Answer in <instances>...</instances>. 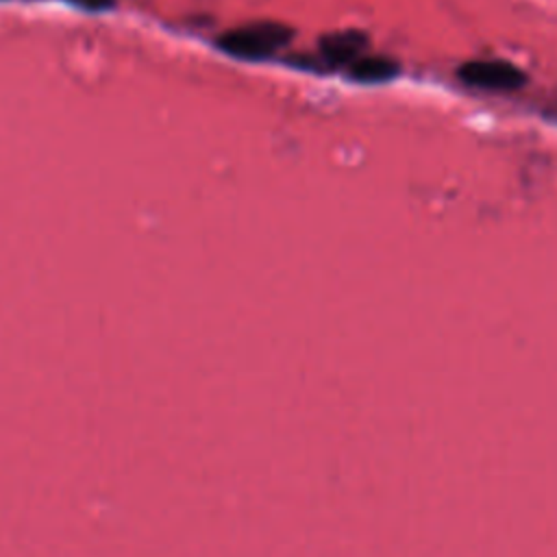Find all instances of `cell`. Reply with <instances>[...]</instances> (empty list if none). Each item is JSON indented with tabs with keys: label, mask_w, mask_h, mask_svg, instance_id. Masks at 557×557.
<instances>
[{
	"label": "cell",
	"mask_w": 557,
	"mask_h": 557,
	"mask_svg": "<svg viewBox=\"0 0 557 557\" xmlns=\"http://www.w3.org/2000/svg\"><path fill=\"white\" fill-rule=\"evenodd\" d=\"M294 37V30L278 22H255L231 28L215 39L218 50L244 61H263L274 57Z\"/></svg>",
	"instance_id": "6da1fadb"
},
{
	"label": "cell",
	"mask_w": 557,
	"mask_h": 557,
	"mask_svg": "<svg viewBox=\"0 0 557 557\" xmlns=\"http://www.w3.org/2000/svg\"><path fill=\"white\" fill-rule=\"evenodd\" d=\"M457 78L470 87L513 91L527 85V74L505 59H472L457 70Z\"/></svg>",
	"instance_id": "7a4b0ae2"
},
{
	"label": "cell",
	"mask_w": 557,
	"mask_h": 557,
	"mask_svg": "<svg viewBox=\"0 0 557 557\" xmlns=\"http://www.w3.org/2000/svg\"><path fill=\"white\" fill-rule=\"evenodd\" d=\"M368 39L361 30H337L329 33L320 39V54L322 61L331 65H342V63H352L355 59L361 57Z\"/></svg>",
	"instance_id": "3957f363"
},
{
	"label": "cell",
	"mask_w": 557,
	"mask_h": 557,
	"mask_svg": "<svg viewBox=\"0 0 557 557\" xmlns=\"http://www.w3.org/2000/svg\"><path fill=\"white\" fill-rule=\"evenodd\" d=\"M398 70V63L389 57H359L348 65V76L357 83H387Z\"/></svg>",
	"instance_id": "277c9868"
},
{
	"label": "cell",
	"mask_w": 557,
	"mask_h": 557,
	"mask_svg": "<svg viewBox=\"0 0 557 557\" xmlns=\"http://www.w3.org/2000/svg\"><path fill=\"white\" fill-rule=\"evenodd\" d=\"M70 2L87 11H107L115 4V0H70Z\"/></svg>",
	"instance_id": "5b68a950"
}]
</instances>
